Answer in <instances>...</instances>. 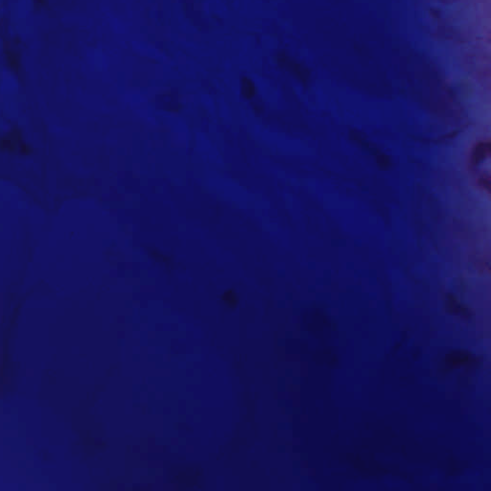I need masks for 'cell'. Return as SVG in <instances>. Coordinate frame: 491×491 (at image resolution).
Here are the masks:
<instances>
[{
    "instance_id": "1",
    "label": "cell",
    "mask_w": 491,
    "mask_h": 491,
    "mask_svg": "<svg viewBox=\"0 0 491 491\" xmlns=\"http://www.w3.org/2000/svg\"><path fill=\"white\" fill-rule=\"evenodd\" d=\"M350 136H351L352 140H354L363 149L367 150L368 153L374 157L375 161L377 162L378 166L382 170H388L389 168L391 167V162L390 157L386 156L384 153H382L376 146L368 142V140L362 134L356 133V132H351Z\"/></svg>"
},
{
    "instance_id": "2",
    "label": "cell",
    "mask_w": 491,
    "mask_h": 491,
    "mask_svg": "<svg viewBox=\"0 0 491 491\" xmlns=\"http://www.w3.org/2000/svg\"><path fill=\"white\" fill-rule=\"evenodd\" d=\"M278 61H279V64L281 67L289 70L291 73H293L295 76L301 79L302 81H305L307 79L306 70L304 68H302L300 65H298L297 63H295L294 61L290 60L286 55L279 54Z\"/></svg>"
},
{
    "instance_id": "3",
    "label": "cell",
    "mask_w": 491,
    "mask_h": 491,
    "mask_svg": "<svg viewBox=\"0 0 491 491\" xmlns=\"http://www.w3.org/2000/svg\"><path fill=\"white\" fill-rule=\"evenodd\" d=\"M4 56L7 66L14 71H19L22 66V59L17 47L10 44L4 46Z\"/></svg>"
},
{
    "instance_id": "4",
    "label": "cell",
    "mask_w": 491,
    "mask_h": 491,
    "mask_svg": "<svg viewBox=\"0 0 491 491\" xmlns=\"http://www.w3.org/2000/svg\"><path fill=\"white\" fill-rule=\"evenodd\" d=\"M489 154H490V143L488 141L480 142L479 144H477L475 146L471 155L472 165L474 166L478 165L484 158L488 157Z\"/></svg>"
},
{
    "instance_id": "5",
    "label": "cell",
    "mask_w": 491,
    "mask_h": 491,
    "mask_svg": "<svg viewBox=\"0 0 491 491\" xmlns=\"http://www.w3.org/2000/svg\"><path fill=\"white\" fill-rule=\"evenodd\" d=\"M241 93L246 99H252L256 95V87L251 79L247 77L241 79Z\"/></svg>"
},
{
    "instance_id": "6",
    "label": "cell",
    "mask_w": 491,
    "mask_h": 491,
    "mask_svg": "<svg viewBox=\"0 0 491 491\" xmlns=\"http://www.w3.org/2000/svg\"><path fill=\"white\" fill-rule=\"evenodd\" d=\"M471 361V357L469 354L458 352V353H453L450 356H448L446 359V363L450 365L451 367L457 366V365H464L468 364Z\"/></svg>"
},
{
    "instance_id": "7",
    "label": "cell",
    "mask_w": 491,
    "mask_h": 491,
    "mask_svg": "<svg viewBox=\"0 0 491 491\" xmlns=\"http://www.w3.org/2000/svg\"><path fill=\"white\" fill-rule=\"evenodd\" d=\"M38 5H43L45 3V0H34Z\"/></svg>"
}]
</instances>
